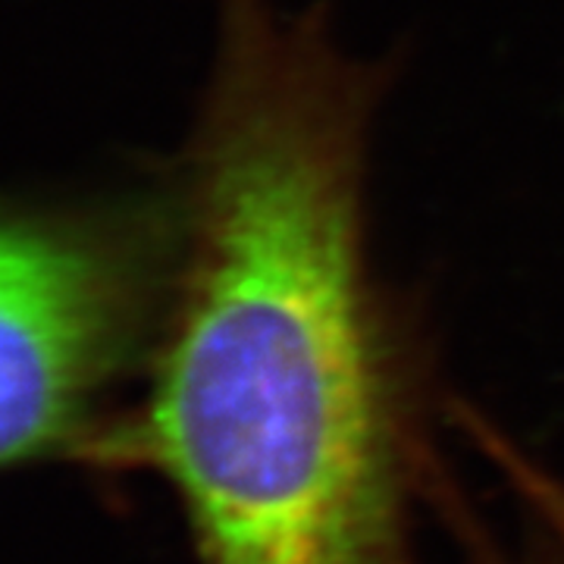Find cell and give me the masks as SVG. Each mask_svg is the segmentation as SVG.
I'll return each mask as SVG.
<instances>
[{"label":"cell","instance_id":"cell-2","mask_svg":"<svg viewBox=\"0 0 564 564\" xmlns=\"http://www.w3.org/2000/svg\"><path fill=\"white\" fill-rule=\"evenodd\" d=\"M176 223L0 198V467L88 436L148 343Z\"/></svg>","mask_w":564,"mask_h":564},{"label":"cell","instance_id":"cell-1","mask_svg":"<svg viewBox=\"0 0 564 564\" xmlns=\"http://www.w3.org/2000/svg\"><path fill=\"white\" fill-rule=\"evenodd\" d=\"M377 79L223 0L154 377L98 452L176 489L202 564H408V392L367 270Z\"/></svg>","mask_w":564,"mask_h":564},{"label":"cell","instance_id":"cell-3","mask_svg":"<svg viewBox=\"0 0 564 564\" xmlns=\"http://www.w3.org/2000/svg\"><path fill=\"white\" fill-rule=\"evenodd\" d=\"M462 423L474 433V440L489 455V462L496 464L505 480L514 486V492L524 499L527 508L536 514V521L549 533V540L558 545V552L564 555V480H558L552 470H545L543 464L524 455L518 445L508 443L480 417H470L462 411Z\"/></svg>","mask_w":564,"mask_h":564}]
</instances>
